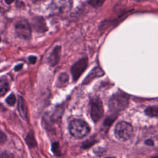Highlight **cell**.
<instances>
[{"label": "cell", "instance_id": "obj_13", "mask_svg": "<svg viewBox=\"0 0 158 158\" xmlns=\"http://www.w3.org/2000/svg\"><path fill=\"white\" fill-rule=\"evenodd\" d=\"M69 78L67 73H60L57 78V80L56 83L57 86L58 88L65 87L69 83Z\"/></svg>", "mask_w": 158, "mask_h": 158}, {"label": "cell", "instance_id": "obj_16", "mask_svg": "<svg viewBox=\"0 0 158 158\" xmlns=\"http://www.w3.org/2000/svg\"><path fill=\"white\" fill-rule=\"evenodd\" d=\"M51 150L53 152V154L56 156H60L61 155V151L60 149V146L58 142H53L52 143V147Z\"/></svg>", "mask_w": 158, "mask_h": 158}, {"label": "cell", "instance_id": "obj_1", "mask_svg": "<svg viewBox=\"0 0 158 158\" xmlns=\"http://www.w3.org/2000/svg\"><path fill=\"white\" fill-rule=\"evenodd\" d=\"M70 135L76 138H82L90 132V127L82 119H73L69 124Z\"/></svg>", "mask_w": 158, "mask_h": 158}, {"label": "cell", "instance_id": "obj_26", "mask_svg": "<svg viewBox=\"0 0 158 158\" xmlns=\"http://www.w3.org/2000/svg\"><path fill=\"white\" fill-rule=\"evenodd\" d=\"M145 144H148L149 146H152L154 144V143H153V141L151 139H147L145 141Z\"/></svg>", "mask_w": 158, "mask_h": 158}, {"label": "cell", "instance_id": "obj_9", "mask_svg": "<svg viewBox=\"0 0 158 158\" xmlns=\"http://www.w3.org/2000/svg\"><path fill=\"white\" fill-rule=\"evenodd\" d=\"M60 52H61V47L60 46H56L52 49L51 54L48 57V63L50 66L54 67L56 65L60 57Z\"/></svg>", "mask_w": 158, "mask_h": 158}, {"label": "cell", "instance_id": "obj_22", "mask_svg": "<svg viewBox=\"0 0 158 158\" xmlns=\"http://www.w3.org/2000/svg\"><path fill=\"white\" fill-rule=\"evenodd\" d=\"M114 118H107L106 120H105V122H104V125L106 126H109L110 125L112 122L114 120Z\"/></svg>", "mask_w": 158, "mask_h": 158}, {"label": "cell", "instance_id": "obj_2", "mask_svg": "<svg viewBox=\"0 0 158 158\" xmlns=\"http://www.w3.org/2000/svg\"><path fill=\"white\" fill-rule=\"evenodd\" d=\"M128 102L127 94L122 92L116 93L109 101V110L114 114H117L126 109L128 105Z\"/></svg>", "mask_w": 158, "mask_h": 158}, {"label": "cell", "instance_id": "obj_15", "mask_svg": "<svg viewBox=\"0 0 158 158\" xmlns=\"http://www.w3.org/2000/svg\"><path fill=\"white\" fill-rule=\"evenodd\" d=\"M145 114L151 117L158 118V107L157 106H149L145 109Z\"/></svg>", "mask_w": 158, "mask_h": 158}, {"label": "cell", "instance_id": "obj_7", "mask_svg": "<svg viewBox=\"0 0 158 158\" xmlns=\"http://www.w3.org/2000/svg\"><path fill=\"white\" fill-rule=\"evenodd\" d=\"M72 4L70 1H54L51 4L50 9L56 14L66 12L71 9Z\"/></svg>", "mask_w": 158, "mask_h": 158}, {"label": "cell", "instance_id": "obj_24", "mask_svg": "<svg viewBox=\"0 0 158 158\" xmlns=\"http://www.w3.org/2000/svg\"><path fill=\"white\" fill-rule=\"evenodd\" d=\"M94 152H95V154H97V155H101V154H103V152H104V151H103V149H101V148H98V149H96V151L95 150L94 151Z\"/></svg>", "mask_w": 158, "mask_h": 158}, {"label": "cell", "instance_id": "obj_17", "mask_svg": "<svg viewBox=\"0 0 158 158\" xmlns=\"http://www.w3.org/2000/svg\"><path fill=\"white\" fill-rule=\"evenodd\" d=\"M6 103L10 106H13L15 105L16 102V98L15 96L14 93H11L6 99Z\"/></svg>", "mask_w": 158, "mask_h": 158}, {"label": "cell", "instance_id": "obj_25", "mask_svg": "<svg viewBox=\"0 0 158 158\" xmlns=\"http://www.w3.org/2000/svg\"><path fill=\"white\" fill-rule=\"evenodd\" d=\"M22 66H23V64H19V65H16L15 67L14 70L15 71H19V70H20L22 68Z\"/></svg>", "mask_w": 158, "mask_h": 158}, {"label": "cell", "instance_id": "obj_4", "mask_svg": "<svg viewBox=\"0 0 158 158\" xmlns=\"http://www.w3.org/2000/svg\"><path fill=\"white\" fill-rule=\"evenodd\" d=\"M15 31L17 36L25 40H29L31 37V28L27 20L21 19L15 24Z\"/></svg>", "mask_w": 158, "mask_h": 158}, {"label": "cell", "instance_id": "obj_10", "mask_svg": "<svg viewBox=\"0 0 158 158\" xmlns=\"http://www.w3.org/2000/svg\"><path fill=\"white\" fill-rule=\"evenodd\" d=\"M104 75V71L99 67H94L85 78L83 81V85L89 84L93 79L98 77H101Z\"/></svg>", "mask_w": 158, "mask_h": 158}, {"label": "cell", "instance_id": "obj_3", "mask_svg": "<svg viewBox=\"0 0 158 158\" xmlns=\"http://www.w3.org/2000/svg\"><path fill=\"white\" fill-rule=\"evenodd\" d=\"M132 126L126 122H120L115 127L114 134L115 137L120 141H127L133 135Z\"/></svg>", "mask_w": 158, "mask_h": 158}, {"label": "cell", "instance_id": "obj_11", "mask_svg": "<svg viewBox=\"0 0 158 158\" xmlns=\"http://www.w3.org/2000/svg\"><path fill=\"white\" fill-rule=\"evenodd\" d=\"M17 109L21 118L24 120H27L28 114H27V107L23 98L21 96H19L17 102Z\"/></svg>", "mask_w": 158, "mask_h": 158}, {"label": "cell", "instance_id": "obj_14", "mask_svg": "<svg viewBox=\"0 0 158 158\" xmlns=\"http://www.w3.org/2000/svg\"><path fill=\"white\" fill-rule=\"evenodd\" d=\"M25 141H26L27 144L30 148H35L36 146L37 142L35 139L33 132L32 131H30V132L28 133V134L25 138Z\"/></svg>", "mask_w": 158, "mask_h": 158}, {"label": "cell", "instance_id": "obj_27", "mask_svg": "<svg viewBox=\"0 0 158 158\" xmlns=\"http://www.w3.org/2000/svg\"><path fill=\"white\" fill-rule=\"evenodd\" d=\"M107 158H114V157H107Z\"/></svg>", "mask_w": 158, "mask_h": 158}, {"label": "cell", "instance_id": "obj_6", "mask_svg": "<svg viewBox=\"0 0 158 158\" xmlns=\"http://www.w3.org/2000/svg\"><path fill=\"white\" fill-rule=\"evenodd\" d=\"M88 66L87 57H83L77 60L71 67V73L73 81H77Z\"/></svg>", "mask_w": 158, "mask_h": 158}, {"label": "cell", "instance_id": "obj_19", "mask_svg": "<svg viewBox=\"0 0 158 158\" xmlns=\"http://www.w3.org/2000/svg\"><path fill=\"white\" fill-rule=\"evenodd\" d=\"M88 2L91 6H92L93 7H98L99 6H101L104 3V1H99V0H92V1H88Z\"/></svg>", "mask_w": 158, "mask_h": 158}, {"label": "cell", "instance_id": "obj_8", "mask_svg": "<svg viewBox=\"0 0 158 158\" xmlns=\"http://www.w3.org/2000/svg\"><path fill=\"white\" fill-rule=\"evenodd\" d=\"M32 25L35 30L39 33H44L48 30L45 20L42 17H34L32 20Z\"/></svg>", "mask_w": 158, "mask_h": 158}, {"label": "cell", "instance_id": "obj_21", "mask_svg": "<svg viewBox=\"0 0 158 158\" xmlns=\"http://www.w3.org/2000/svg\"><path fill=\"white\" fill-rule=\"evenodd\" d=\"M7 141V136L6 134L0 130V145L4 144Z\"/></svg>", "mask_w": 158, "mask_h": 158}, {"label": "cell", "instance_id": "obj_20", "mask_svg": "<svg viewBox=\"0 0 158 158\" xmlns=\"http://www.w3.org/2000/svg\"><path fill=\"white\" fill-rule=\"evenodd\" d=\"M0 158H14V156L11 152L5 151L0 154Z\"/></svg>", "mask_w": 158, "mask_h": 158}, {"label": "cell", "instance_id": "obj_23", "mask_svg": "<svg viewBox=\"0 0 158 158\" xmlns=\"http://www.w3.org/2000/svg\"><path fill=\"white\" fill-rule=\"evenodd\" d=\"M28 61L30 64H34L36 61V57L35 56H30L28 57Z\"/></svg>", "mask_w": 158, "mask_h": 158}, {"label": "cell", "instance_id": "obj_5", "mask_svg": "<svg viewBox=\"0 0 158 158\" xmlns=\"http://www.w3.org/2000/svg\"><path fill=\"white\" fill-rule=\"evenodd\" d=\"M104 108L102 101L99 98H94L91 102V117L93 122H98L102 117Z\"/></svg>", "mask_w": 158, "mask_h": 158}, {"label": "cell", "instance_id": "obj_12", "mask_svg": "<svg viewBox=\"0 0 158 158\" xmlns=\"http://www.w3.org/2000/svg\"><path fill=\"white\" fill-rule=\"evenodd\" d=\"M10 89V84L8 80L6 78H0V98L4 96Z\"/></svg>", "mask_w": 158, "mask_h": 158}, {"label": "cell", "instance_id": "obj_18", "mask_svg": "<svg viewBox=\"0 0 158 158\" xmlns=\"http://www.w3.org/2000/svg\"><path fill=\"white\" fill-rule=\"evenodd\" d=\"M96 142L94 139H87L84 141L81 144V148L83 149H88L91 146H92Z\"/></svg>", "mask_w": 158, "mask_h": 158}]
</instances>
